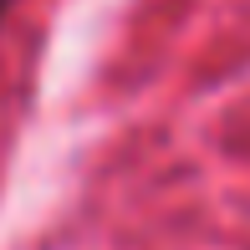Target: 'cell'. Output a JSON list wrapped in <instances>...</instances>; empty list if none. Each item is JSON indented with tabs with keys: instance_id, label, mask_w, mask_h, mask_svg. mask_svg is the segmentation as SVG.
<instances>
[{
	"instance_id": "cell-1",
	"label": "cell",
	"mask_w": 250,
	"mask_h": 250,
	"mask_svg": "<svg viewBox=\"0 0 250 250\" xmlns=\"http://www.w3.org/2000/svg\"><path fill=\"white\" fill-rule=\"evenodd\" d=\"M5 5H10V0H0V16H5Z\"/></svg>"
}]
</instances>
